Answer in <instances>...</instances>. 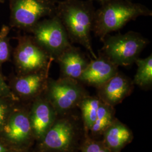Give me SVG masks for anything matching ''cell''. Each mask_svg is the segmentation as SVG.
Masks as SVG:
<instances>
[{"label": "cell", "instance_id": "1", "mask_svg": "<svg viewBox=\"0 0 152 152\" xmlns=\"http://www.w3.org/2000/svg\"><path fill=\"white\" fill-rule=\"evenodd\" d=\"M95 10L92 0H63L56 4L55 15L58 17L71 44L81 45L95 59L91 34Z\"/></svg>", "mask_w": 152, "mask_h": 152}, {"label": "cell", "instance_id": "20", "mask_svg": "<svg viewBox=\"0 0 152 152\" xmlns=\"http://www.w3.org/2000/svg\"><path fill=\"white\" fill-rule=\"evenodd\" d=\"M0 97L12 98L13 94L0 73Z\"/></svg>", "mask_w": 152, "mask_h": 152}, {"label": "cell", "instance_id": "14", "mask_svg": "<svg viewBox=\"0 0 152 152\" xmlns=\"http://www.w3.org/2000/svg\"><path fill=\"white\" fill-rule=\"evenodd\" d=\"M73 131L71 124L66 121H60L52 125L42 139L44 145L47 148L65 151L71 144Z\"/></svg>", "mask_w": 152, "mask_h": 152}, {"label": "cell", "instance_id": "21", "mask_svg": "<svg viewBox=\"0 0 152 152\" xmlns=\"http://www.w3.org/2000/svg\"><path fill=\"white\" fill-rule=\"evenodd\" d=\"M9 112L8 105L0 99V130L2 129L8 119Z\"/></svg>", "mask_w": 152, "mask_h": 152}, {"label": "cell", "instance_id": "5", "mask_svg": "<svg viewBox=\"0 0 152 152\" xmlns=\"http://www.w3.org/2000/svg\"><path fill=\"white\" fill-rule=\"evenodd\" d=\"M38 45L53 58H56L71 44L65 28L56 15L38 22L29 32Z\"/></svg>", "mask_w": 152, "mask_h": 152}, {"label": "cell", "instance_id": "24", "mask_svg": "<svg viewBox=\"0 0 152 152\" xmlns=\"http://www.w3.org/2000/svg\"><path fill=\"white\" fill-rule=\"evenodd\" d=\"M95 1H98V2H99V3H100V4L102 5V4H103L105 3V2H108V1H112V0H95Z\"/></svg>", "mask_w": 152, "mask_h": 152}, {"label": "cell", "instance_id": "6", "mask_svg": "<svg viewBox=\"0 0 152 152\" xmlns=\"http://www.w3.org/2000/svg\"><path fill=\"white\" fill-rule=\"evenodd\" d=\"M18 40L14 60L19 75L50 68L54 59L35 42L31 36H20Z\"/></svg>", "mask_w": 152, "mask_h": 152}, {"label": "cell", "instance_id": "19", "mask_svg": "<svg viewBox=\"0 0 152 152\" xmlns=\"http://www.w3.org/2000/svg\"><path fill=\"white\" fill-rule=\"evenodd\" d=\"M10 28L4 25L0 31V65L10 59L11 48L8 37Z\"/></svg>", "mask_w": 152, "mask_h": 152}, {"label": "cell", "instance_id": "25", "mask_svg": "<svg viewBox=\"0 0 152 152\" xmlns=\"http://www.w3.org/2000/svg\"><path fill=\"white\" fill-rule=\"evenodd\" d=\"M5 2V0H0V4H3Z\"/></svg>", "mask_w": 152, "mask_h": 152}, {"label": "cell", "instance_id": "18", "mask_svg": "<svg viewBox=\"0 0 152 152\" xmlns=\"http://www.w3.org/2000/svg\"><path fill=\"white\" fill-rule=\"evenodd\" d=\"M112 107L102 101L98 109L96 118L90 129L92 132L96 134L104 132L112 123L113 110Z\"/></svg>", "mask_w": 152, "mask_h": 152}, {"label": "cell", "instance_id": "3", "mask_svg": "<svg viewBox=\"0 0 152 152\" xmlns=\"http://www.w3.org/2000/svg\"><path fill=\"white\" fill-rule=\"evenodd\" d=\"M100 51L118 66L127 67L135 63L149 41L141 34L129 31L124 34L107 35Z\"/></svg>", "mask_w": 152, "mask_h": 152}, {"label": "cell", "instance_id": "2", "mask_svg": "<svg viewBox=\"0 0 152 152\" xmlns=\"http://www.w3.org/2000/svg\"><path fill=\"white\" fill-rule=\"evenodd\" d=\"M152 15V11L140 4L130 0H112L95 11L92 32L103 41L107 35L120 30L131 20Z\"/></svg>", "mask_w": 152, "mask_h": 152}, {"label": "cell", "instance_id": "16", "mask_svg": "<svg viewBox=\"0 0 152 152\" xmlns=\"http://www.w3.org/2000/svg\"><path fill=\"white\" fill-rule=\"evenodd\" d=\"M135 63L137 71L132 82L141 88H147L152 85V55L146 58H139Z\"/></svg>", "mask_w": 152, "mask_h": 152}, {"label": "cell", "instance_id": "4", "mask_svg": "<svg viewBox=\"0 0 152 152\" xmlns=\"http://www.w3.org/2000/svg\"><path fill=\"white\" fill-rule=\"evenodd\" d=\"M11 27L30 32L35 25L46 16L55 15L54 0H8Z\"/></svg>", "mask_w": 152, "mask_h": 152}, {"label": "cell", "instance_id": "8", "mask_svg": "<svg viewBox=\"0 0 152 152\" xmlns=\"http://www.w3.org/2000/svg\"><path fill=\"white\" fill-rule=\"evenodd\" d=\"M118 71V66L99 51L96 58L89 61L78 81L98 88Z\"/></svg>", "mask_w": 152, "mask_h": 152}, {"label": "cell", "instance_id": "13", "mask_svg": "<svg viewBox=\"0 0 152 152\" xmlns=\"http://www.w3.org/2000/svg\"><path fill=\"white\" fill-rule=\"evenodd\" d=\"M2 129L7 139L18 144L28 140L32 131L29 117L23 112H16L12 114Z\"/></svg>", "mask_w": 152, "mask_h": 152}, {"label": "cell", "instance_id": "12", "mask_svg": "<svg viewBox=\"0 0 152 152\" xmlns=\"http://www.w3.org/2000/svg\"><path fill=\"white\" fill-rule=\"evenodd\" d=\"M50 68L17 77L13 83L15 92L23 97H33L46 86Z\"/></svg>", "mask_w": 152, "mask_h": 152}, {"label": "cell", "instance_id": "15", "mask_svg": "<svg viewBox=\"0 0 152 152\" xmlns=\"http://www.w3.org/2000/svg\"><path fill=\"white\" fill-rule=\"evenodd\" d=\"M131 138L132 134L130 130L119 122H112L104 131V144L112 151H120Z\"/></svg>", "mask_w": 152, "mask_h": 152}, {"label": "cell", "instance_id": "23", "mask_svg": "<svg viewBox=\"0 0 152 152\" xmlns=\"http://www.w3.org/2000/svg\"><path fill=\"white\" fill-rule=\"evenodd\" d=\"M0 152H6V149L2 144L0 143Z\"/></svg>", "mask_w": 152, "mask_h": 152}, {"label": "cell", "instance_id": "22", "mask_svg": "<svg viewBox=\"0 0 152 152\" xmlns=\"http://www.w3.org/2000/svg\"><path fill=\"white\" fill-rule=\"evenodd\" d=\"M103 142L95 141L87 142L83 147L82 152H99Z\"/></svg>", "mask_w": 152, "mask_h": 152}, {"label": "cell", "instance_id": "11", "mask_svg": "<svg viewBox=\"0 0 152 152\" xmlns=\"http://www.w3.org/2000/svg\"><path fill=\"white\" fill-rule=\"evenodd\" d=\"M55 109L46 99L38 98L33 104L29 117L32 130L38 139L44 136L53 125Z\"/></svg>", "mask_w": 152, "mask_h": 152}, {"label": "cell", "instance_id": "7", "mask_svg": "<svg viewBox=\"0 0 152 152\" xmlns=\"http://www.w3.org/2000/svg\"><path fill=\"white\" fill-rule=\"evenodd\" d=\"M46 88V99L59 112H64L75 108L87 96L80 82L69 78H49Z\"/></svg>", "mask_w": 152, "mask_h": 152}, {"label": "cell", "instance_id": "10", "mask_svg": "<svg viewBox=\"0 0 152 152\" xmlns=\"http://www.w3.org/2000/svg\"><path fill=\"white\" fill-rule=\"evenodd\" d=\"M133 82L118 71L103 85L98 87L99 97L111 106L120 103L131 92Z\"/></svg>", "mask_w": 152, "mask_h": 152}, {"label": "cell", "instance_id": "9", "mask_svg": "<svg viewBox=\"0 0 152 152\" xmlns=\"http://www.w3.org/2000/svg\"><path fill=\"white\" fill-rule=\"evenodd\" d=\"M59 66L60 77L78 81L89 63L80 48L71 45L55 60Z\"/></svg>", "mask_w": 152, "mask_h": 152}, {"label": "cell", "instance_id": "17", "mask_svg": "<svg viewBox=\"0 0 152 152\" xmlns=\"http://www.w3.org/2000/svg\"><path fill=\"white\" fill-rule=\"evenodd\" d=\"M102 100L98 97L86 96L78 104L81 110L82 118L88 129H91L97 116Z\"/></svg>", "mask_w": 152, "mask_h": 152}]
</instances>
